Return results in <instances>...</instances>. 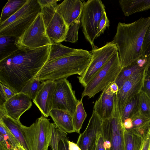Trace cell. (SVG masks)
Instances as JSON below:
<instances>
[{"label":"cell","instance_id":"9","mask_svg":"<svg viewBox=\"0 0 150 150\" xmlns=\"http://www.w3.org/2000/svg\"><path fill=\"white\" fill-rule=\"evenodd\" d=\"M57 3L41 7V13L47 33L53 42L64 41L69 26L57 11Z\"/></svg>","mask_w":150,"mask_h":150},{"label":"cell","instance_id":"40","mask_svg":"<svg viewBox=\"0 0 150 150\" xmlns=\"http://www.w3.org/2000/svg\"><path fill=\"white\" fill-rule=\"evenodd\" d=\"M13 148L9 142L0 134V150H11Z\"/></svg>","mask_w":150,"mask_h":150},{"label":"cell","instance_id":"14","mask_svg":"<svg viewBox=\"0 0 150 150\" xmlns=\"http://www.w3.org/2000/svg\"><path fill=\"white\" fill-rule=\"evenodd\" d=\"M109 120L110 143L109 150H126L124 135L125 129L119 110L116 95L113 114Z\"/></svg>","mask_w":150,"mask_h":150},{"label":"cell","instance_id":"6","mask_svg":"<svg viewBox=\"0 0 150 150\" xmlns=\"http://www.w3.org/2000/svg\"><path fill=\"white\" fill-rule=\"evenodd\" d=\"M42 114L29 127L21 128L29 150H48L52 137L51 123Z\"/></svg>","mask_w":150,"mask_h":150},{"label":"cell","instance_id":"39","mask_svg":"<svg viewBox=\"0 0 150 150\" xmlns=\"http://www.w3.org/2000/svg\"><path fill=\"white\" fill-rule=\"evenodd\" d=\"M140 150H150V126L142 137Z\"/></svg>","mask_w":150,"mask_h":150},{"label":"cell","instance_id":"47","mask_svg":"<svg viewBox=\"0 0 150 150\" xmlns=\"http://www.w3.org/2000/svg\"><path fill=\"white\" fill-rule=\"evenodd\" d=\"M93 150H98L97 144V145H96V148H95V149Z\"/></svg>","mask_w":150,"mask_h":150},{"label":"cell","instance_id":"8","mask_svg":"<svg viewBox=\"0 0 150 150\" xmlns=\"http://www.w3.org/2000/svg\"><path fill=\"white\" fill-rule=\"evenodd\" d=\"M53 42L48 36L41 12L16 42L19 48L35 49L47 45Z\"/></svg>","mask_w":150,"mask_h":150},{"label":"cell","instance_id":"13","mask_svg":"<svg viewBox=\"0 0 150 150\" xmlns=\"http://www.w3.org/2000/svg\"><path fill=\"white\" fill-rule=\"evenodd\" d=\"M103 122L100 117L93 110L86 129L80 134L76 143L81 150L95 149L98 138L102 133Z\"/></svg>","mask_w":150,"mask_h":150},{"label":"cell","instance_id":"1","mask_svg":"<svg viewBox=\"0 0 150 150\" xmlns=\"http://www.w3.org/2000/svg\"><path fill=\"white\" fill-rule=\"evenodd\" d=\"M51 46L33 49L18 48L0 60V83L15 93H19L47 61Z\"/></svg>","mask_w":150,"mask_h":150},{"label":"cell","instance_id":"22","mask_svg":"<svg viewBox=\"0 0 150 150\" xmlns=\"http://www.w3.org/2000/svg\"><path fill=\"white\" fill-rule=\"evenodd\" d=\"M0 120L11 133L21 146L25 150H29L21 128L22 124L20 121L16 120L7 116L0 117Z\"/></svg>","mask_w":150,"mask_h":150},{"label":"cell","instance_id":"37","mask_svg":"<svg viewBox=\"0 0 150 150\" xmlns=\"http://www.w3.org/2000/svg\"><path fill=\"white\" fill-rule=\"evenodd\" d=\"M142 55H150V25L145 34L142 48Z\"/></svg>","mask_w":150,"mask_h":150},{"label":"cell","instance_id":"4","mask_svg":"<svg viewBox=\"0 0 150 150\" xmlns=\"http://www.w3.org/2000/svg\"><path fill=\"white\" fill-rule=\"evenodd\" d=\"M41 10V7L37 0H27L16 13L0 23V36L18 38L32 24Z\"/></svg>","mask_w":150,"mask_h":150},{"label":"cell","instance_id":"46","mask_svg":"<svg viewBox=\"0 0 150 150\" xmlns=\"http://www.w3.org/2000/svg\"><path fill=\"white\" fill-rule=\"evenodd\" d=\"M11 150H23V148L21 146H17L13 148Z\"/></svg>","mask_w":150,"mask_h":150},{"label":"cell","instance_id":"5","mask_svg":"<svg viewBox=\"0 0 150 150\" xmlns=\"http://www.w3.org/2000/svg\"><path fill=\"white\" fill-rule=\"evenodd\" d=\"M122 67L118 51L115 53L84 88L81 98H89L115 82Z\"/></svg>","mask_w":150,"mask_h":150},{"label":"cell","instance_id":"27","mask_svg":"<svg viewBox=\"0 0 150 150\" xmlns=\"http://www.w3.org/2000/svg\"><path fill=\"white\" fill-rule=\"evenodd\" d=\"M78 49L65 46L61 43L53 42L51 46L49 57L47 61L74 53Z\"/></svg>","mask_w":150,"mask_h":150},{"label":"cell","instance_id":"35","mask_svg":"<svg viewBox=\"0 0 150 150\" xmlns=\"http://www.w3.org/2000/svg\"><path fill=\"white\" fill-rule=\"evenodd\" d=\"M0 105H3L16 93L6 86L0 83Z\"/></svg>","mask_w":150,"mask_h":150},{"label":"cell","instance_id":"3","mask_svg":"<svg viewBox=\"0 0 150 150\" xmlns=\"http://www.w3.org/2000/svg\"><path fill=\"white\" fill-rule=\"evenodd\" d=\"M90 52L78 49L70 54L47 61L35 76L40 81H56L74 75H81L92 58Z\"/></svg>","mask_w":150,"mask_h":150},{"label":"cell","instance_id":"45","mask_svg":"<svg viewBox=\"0 0 150 150\" xmlns=\"http://www.w3.org/2000/svg\"><path fill=\"white\" fill-rule=\"evenodd\" d=\"M109 86L112 92L115 94L117 93L119 88L117 84L115 82L111 83Z\"/></svg>","mask_w":150,"mask_h":150},{"label":"cell","instance_id":"25","mask_svg":"<svg viewBox=\"0 0 150 150\" xmlns=\"http://www.w3.org/2000/svg\"><path fill=\"white\" fill-rule=\"evenodd\" d=\"M27 0H8L3 7L0 18V23H3L18 11Z\"/></svg>","mask_w":150,"mask_h":150},{"label":"cell","instance_id":"48","mask_svg":"<svg viewBox=\"0 0 150 150\" xmlns=\"http://www.w3.org/2000/svg\"><path fill=\"white\" fill-rule=\"evenodd\" d=\"M23 150H25V149H24L23 148Z\"/></svg>","mask_w":150,"mask_h":150},{"label":"cell","instance_id":"18","mask_svg":"<svg viewBox=\"0 0 150 150\" xmlns=\"http://www.w3.org/2000/svg\"><path fill=\"white\" fill-rule=\"evenodd\" d=\"M83 6L80 0H64L57 5L56 10L69 27L81 17Z\"/></svg>","mask_w":150,"mask_h":150},{"label":"cell","instance_id":"36","mask_svg":"<svg viewBox=\"0 0 150 150\" xmlns=\"http://www.w3.org/2000/svg\"><path fill=\"white\" fill-rule=\"evenodd\" d=\"M110 22L107 18L105 11L104 12L99 23L96 38L103 34L107 28H109Z\"/></svg>","mask_w":150,"mask_h":150},{"label":"cell","instance_id":"23","mask_svg":"<svg viewBox=\"0 0 150 150\" xmlns=\"http://www.w3.org/2000/svg\"><path fill=\"white\" fill-rule=\"evenodd\" d=\"M17 39L13 37L0 36V60L19 48L16 44Z\"/></svg>","mask_w":150,"mask_h":150},{"label":"cell","instance_id":"24","mask_svg":"<svg viewBox=\"0 0 150 150\" xmlns=\"http://www.w3.org/2000/svg\"><path fill=\"white\" fill-rule=\"evenodd\" d=\"M67 134L58 128L52 131L50 145L52 150H69Z\"/></svg>","mask_w":150,"mask_h":150},{"label":"cell","instance_id":"26","mask_svg":"<svg viewBox=\"0 0 150 150\" xmlns=\"http://www.w3.org/2000/svg\"><path fill=\"white\" fill-rule=\"evenodd\" d=\"M133 127L130 130L142 137L150 126V119L138 113L131 118Z\"/></svg>","mask_w":150,"mask_h":150},{"label":"cell","instance_id":"10","mask_svg":"<svg viewBox=\"0 0 150 150\" xmlns=\"http://www.w3.org/2000/svg\"><path fill=\"white\" fill-rule=\"evenodd\" d=\"M117 51L115 44L111 41L90 52L92 57L88 67L81 75L77 77L80 83L84 88L112 56Z\"/></svg>","mask_w":150,"mask_h":150},{"label":"cell","instance_id":"19","mask_svg":"<svg viewBox=\"0 0 150 150\" xmlns=\"http://www.w3.org/2000/svg\"><path fill=\"white\" fill-rule=\"evenodd\" d=\"M150 65V55H142L129 65L122 68L115 81L119 89L132 75L139 69Z\"/></svg>","mask_w":150,"mask_h":150},{"label":"cell","instance_id":"7","mask_svg":"<svg viewBox=\"0 0 150 150\" xmlns=\"http://www.w3.org/2000/svg\"><path fill=\"white\" fill-rule=\"evenodd\" d=\"M83 4L81 23L86 39L92 46V50L98 48L94 44L99 22L105 11V6L100 0L82 1Z\"/></svg>","mask_w":150,"mask_h":150},{"label":"cell","instance_id":"17","mask_svg":"<svg viewBox=\"0 0 150 150\" xmlns=\"http://www.w3.org/2000/svg\"><path fill=\"white\" fill-rule=\"evenodd\" d=\"M116 94L111 91L108 86L102 91L100 97L95 102L93 110L103 120H108L112 117Z\"/></svg>","mask_w":150,"mask_h":150},{"label":"cell","instance_id":"2","mask_svg":"<svg viewBox=\"0 0 150 150\" xmlns=\"http://www.w3.org/2000/svg\"><path fill=\"white\" fill-rule=\"evenodd\" d=\"M150 25V16L130 23L119 22L112 41L117 46L122 68L131 64L142 55V48Z\"/></svg>","mask_w":150,"mask_h":150},{"label":"cell","instance_id":"34","mask_svg":"<svg viewBox=\"0 0 150 150\" xmlns=\"http://www.w3.org/2000/svg\"><path fill=\"white\" fill-rule=\"evenodd\" d=\"M0 132V134L9 142L13 148L17 146H21L15 137L1 120Z\"/></svg>","mask_w":150,"mask_h":150},{"label":"cell","instance_id":"11","mask_svg":"<svg viewBox=\"0 0 150 150\" xmlns=\"http://www.w3.org/2000/svg\"><path fill=\"white\" fill-rule=\"evenodd\" d=\"M55 81L56 86L53 109L65 111L72 117L79 100L76 98L75 91L67 79Z\"/></svg>","mask_w":150,"mask_h":150},{"label":"cell","instance_id":"16","mask_svg":"<svg viewBox=\"0 0 150 150\" xmlns=\"http://www.w3.org/2000/svg\"><path fill=\"white\" fill-rule=\"evenodd\" d=\"M31 99L21 93H16L6 101L3 106L6 116L20 121V118L25 112L32 106Z\"/></svg>","mask_w":150,"mask_h":150},{"label":"cell","instance_id":"20","mask_svg":"<svg viewBox=\"0 0 150 150\" xmlns=\"http://www.w3.org/2000/svg\"><path fill=\"white\" fill-rule=\"evenodd\" d=\"M50 116L52 119L57 127L67 133L75 132L72 117L63 110L53 109L51 111Z\"/></svg>","mask_w":150,"mask_h":150},{"label":"cell","instance_id":"41","mask_svg":"<svg viewBox=\"0 0 150 150\" xmlns=\"http://www.w3.org/2000/svg\"><path fill=\"white\" fill-rule=\"evenodd\" d=\"M41 7L48 6L52 5L58 1V0H37Z\"/></svg>","mask_w":150,"mask_h":150},{"label":"cell","instance_id":"44","mask_svg":"<svg viewBox=\"0 0 150 150\" xmlns=\"http://www.w3.org/2000/svg\"><path fill=\"white\" fill-rule=\"evenodd\" d=\"M67 141L69 150H81L76 144L70 141L68 139Z\"/></svg>","mask_w":150,"mask_h":150},{"label":"cell","instance_id":"43","mask_svg":"<svg viewBox=\"0 0 150 150\" xmlns=\"http://www.w3.org/2000/svg\"><path fill=\"white\" fill-rule=\"evenodd\" d=\"M124 127L126 130H130L133 127L132 119L128 118L125 119L123 122Z\"/></svg>","mask_w":150,"mask_h":150},{"label":"cell","instance_id":"21","mask_svg":"<svg viewBox=\"0 0 150 150\" xmlns=\"http://www.w3.org/2000/svg\"><path fill=\"white\" fill-rule=\"evenodd\" d=\"M119 3L126 16L150 9V0H121Z\"/></svg>","mask_w":150,"mask_h":150},{"label":"cell","instance_id":"12","mask_svg":"<svg viewBox=\"0 0 150 150\" xmlns=\"http://www.w3.org/2000/svg\"><path fill=\"white\" fill-rule=\"evenodd\" d=\"M149 66L140 69L133 73L116 93L117 105L121 116L127 103L133 96L141 91L146 70Z\"/></svg>","mask_w":150,"mask_h":150},{"label":"cell","instance_id":"33","mask_svg":"<svg viewBox=\"0 0 150 150\" xmlns=\"http://www.w3.org/2000/svg\"><path fill=\"white\" fill-rule=\"evenodd\" d=\"M81 18V17L79 18L70 26L64 41L72 43L77 42L78 40V33Z\"/></svg>","mask_w":150,"mask_h":150},{"label":"cell","instance_id":"42","mask_svg":"<svg viewBox=\"0 0 150 150\" xmlns=\"http://www.w3.org/2000/svg\"><path fill=\"white\" fill-rule=\"evenodd\" d=\"M98 150H105L104 146V139L102 133L99 136L97 140Z\"/></svg>","mask_w":150,"mask_h":150},{"label":"cell","instance_id":"31","mask_svg":"<svg viewBox=\"0 0 150 150\" xmlns=\"http://www.w3.org/2000/svg\"><path fill=\"white\" fill-rule=\"evenodd\" d=\"M40 81L39 78L35 76L26 83L20 92L27 95L33 100L40 88Z\"/></svg>","mask_w":150,"mask_h":150},{"label":"cell","instance_id":"29","mask_svg":"<svg viewBox=\"0 0 150 150\" xmlns=\"http://www.w3.org/2000/svg\"><path fill=\"white\" fill-rule=\"evenodd\" d=\"M124 135L126 150H140L142 137L126 129Z\"/></svg>","mask_w":150,"mask_h":150},{"label":"cell","instance_id":"30","mask_svg":"<svg viewBox=\"0 0 150 150\" xmlns=\"http://www.w3.org/2000/svg\"><path fill=\"white\" fill-rule=\"evenodd\" d=\"M139 94L140 93L133 96L126 105L121 115L123 122L126 119L131 118L139 113Z\"/></svg>","mask_w":150,"mask_h":150},{"label":"cell","instance_id":"38","mask_svg":"<svg viewBox=\"0 0 150 150\" xmlns=\"http://www.w3.org/2000/svg\"><path fill=\"white\" fill-rule=\"evenodd\" d=\"M141 91L150 97V66L146 69Z\"/></svg>","mask_w":150,"mask_h":150},{"label":"cell","instance_id":"28","mask_svg":"<svg viewBox=\"0 0 150 150\" xmlns=\"http://www.w3.org/2000/svg\"><path fill=\"white\" fill-rule=\"evenodd\" d=\"M83 98L79 101L72 116L73 126L75 132L80 134V130L87 117L82 103Z\"/></svg>","mask_w":150,"mask_h":150},{"label":"cell","instance_id":"15","mask_svg":"<svg viewBox=\"0 0 150 150\" xmlns=\"http://www.w3.org/2000/svg\"><path fill=\"white\" fill-rule=\"evenodd\" d=\"M56 86L55 81L42 82L35 98L33 100L42 114L46 117L50 116V112L53 109Z\"/></svg>","mask_w":150,"mask_h":150},{"label":"cell","instance_id":"32","mask_svg":"<svg viewBox=\"0 0 150 150\" xmlns=\"http://www.w3.org/2000/svg\"><path fill=\"white\" fill-rule=\"evenodd\" d=\"M139 114L150 119V97L142 91L139 94Z\"/></svg>","mask_w":150,"mask_h":150}]
</instances>
